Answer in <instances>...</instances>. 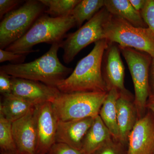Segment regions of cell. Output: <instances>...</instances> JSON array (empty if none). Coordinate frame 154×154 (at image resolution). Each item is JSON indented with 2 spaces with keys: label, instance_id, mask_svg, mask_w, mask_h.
<instances>
[{
  "label": "cell",
  "instance_id": "6da1fadb",
  "mask_svg": "<svg viewBox=\"0 0 154 154\" xmlns=\"http://www.w3.org/2000/svg\"><path fill=\"white\" fill-rule=\"evenodd\" d=\"M109 43L105 39L95 42L90 53L77 64L75 69L57 88L63 93L108 92L102 72V62Z\"/></svg>",
  "mask_w": 154,
  "mask_h": 154
},
{
  "label": "cell",
  "instance_id": "7a4b0ae2",
  "mask_svg": "<svg viewBox=\"0 0 154 154\" xmlns=\"http://www.w3.org/2000/svg\"><path fill=\"white\" fill-rule=\"evenodd\" d=\"M60 43L51 45L47 52L33 61L5 65L1 66L0 70L12 77L40 82L57 88L72 72V69L63 65L58 57Z\"/></svg>",
  "mask_w": 154,
  "mask_h": 154
},
{
  "label": "cell",
  "instance_id": "3957f363",
  "mask_svg": "<svg viewBox=\"0 0 154 154\" xmlns=\"http://www.w3.org/2000/svg\"><path fill=\"white\" fill-rule=\"evenodd\" d=\"M75 26V21L71 15L54 18L48 14H42L24 36L5 50L15 53L28 54L36 51L33 50L36 45L61 42L65 38L67 32Z\"/></svg>",
  "mask_w": 154,
  "mask_h": 154
},
{
  "label": "cell",
  "instance_id": "277c9868",
  "mask_svg": "<svg viewBox=\"0 0 154 154\" xmlns=\"http://www.w3.org/2000/svg\"><path fill=\"white\" fill-rule=\"evenodd\" d=\"M107 94L99 92H60L51 103L59 121L95 118L99 115Z\"/></svg>",
  "mask_w": 154,
  "mask_h": 154
},
{
  "label": "cell",
  "instance_id": "5b68a950",
  "mask_svg": "<svg viewBox=\"0 0 154 154\" xmlns=\"http://www.w3.org/2000/svg\"><path fill=\"white\" fill-rule=\"evenodd\" d=\"M104 38L109 44L134 48L154 57V36L151 30L135 27L121 17L110 14L104 28Z\"/></svg>",
  "mask_w": 154,
  "mask_h": 154
},
{
  "label": "cell",
  "instance_id": "8992f818",
  "mask_svg": "<svg viewBox=\"0 0 154 154\" xmlns=\"http://www.w3.org/2000/svg\"><path fill=\"white\" fill-rule=\"evenodd\" d=\"M45 9L40 1L29 0L3 17L0 23V49L24 36Z\"/></svg>",
  "mask_w": 154,
  "mask_h": 154
},
{
  "label": "cell",
  "instance_id": "52a82bcc",
  "mask_svg": "<svg viewBox=\"0 0 154 154\" xmlns=\"http://www.w3.org/2000/svg\"><path fill=\"white\" fill-rule=\"evenodd\" d=\"M119 48L132 78L134 104L139 119L145 115L147 101L150 95L149 74L152 57L148 54L134 48Z\"/></svg>",
  "mask_w": 154,
  "mask_h": 154
},
{
  "label": "cell",
  "instance_id": "ba28073f",
  "mask_svg": "<svg viewBox=\"0 0 154 154\" xmlns=\"http://www.w3.org/2000/svg\"><path fill=\"white\" fill-rule=\"evenodd\" d=\"M110 15L104 7L78 30L66 35L65 39L60 43L64 63H69L83 48L104 39V28Z\"/></svg>",
  "mask_w": 154,
  "mask_h": 154
},
{
  "label": "cell",
  "instance_id": "9c48e42d",
  "mask_svg": "<svg viewBox=\"0 0 154 154\" xmlns=\"http://www.w3.org/2000/svg\"><path fill=\"white\" fill-rule=\"evenodd\" d=\"M34 116L37 134L36 154H47L56 143L58 121L52 103L47 102L35 106Z\"/></svg>",
  "mask_w": 154,
  "mask_h": 154
},
{
  "label": "cell",
  "instance_id": "30bf717a",
  "mask_svg": "<svg viewBox=\"0 0 154 154\" xmlns=\"http://www.w3.org/2000/svg\"><path fill=\"white\" fill-rule=\"evenodd\" d=\"M12 94L34 106L52 103L60 93L55 87L40 82L12 77Z\"/></svg>",
  "mask_w": 154,
  "mask_h": 154
},
{
  "label": "cell",
  "instance_id": "8fae6325",
  "mask_svg": "<svg viewBox=\"0 0 154 154\" xmlns=\"http://www.w3.org/2000/svg\"><path fill=\"white\" fill-rule=\"evenodd\" d=\"M128 145L127 154H154V118L151 112L138 119Z\"/></svg>",
  "mask_w": 154,
  "mask_h": 154
},
{
  "label": "cell",
  "instance_id": "7c38bea8",
  "mask_svg": "<svg viewBox=\"0 0 154 154\" xmlns=\"http://www.w3.org/2000/svg\"><path fill=\"white\" fill-rule=\"evenodd\" d=\"M120 53L118 45L110 43L103 55L102 72L108 92L112 88H116L119 93L129 91L124 86L125 67Z\"/></svg>",
  "mask_w": 154,
  "mask_h": 154
},
{
  "label": "cell",
  "instance_id": "4fadbf2b",
  "mask_svg": "<svg viewBox=\"0 0 154 154\" xmlns=\"http://www.w3.org/2000/svg\"><path fill=\"white\" fill-rule=\"evenodd\" d=\"M34 108L25 116L12 122L14 142L20 154H36L37 134Z\"/></svg>",
  "mask_w": 154,
  "mask_h": 154
},
{
  "label": "cell",
  "instance_id": "5bb4252c",
  "mask_svg": "<svg viewBox=\"0 0 154 154\" xmlns=\"http://www.w3.org/2000/svg\"><path fill=\"white\" fill-rule=\"evenodd\" d=\"M94 118L89 117L68 121H58L56 143L66 144L81 150L83 139L93 124Z\"/></svg>",
  "mask_w": 154,
  "mask_h": 154
},
{
  "label": "cell",
  "instance_id": "9a60e30c",
  "mask_svg": "<svg viewBox=\"0 0 154 154\" xmlns=\"http://www.w3.org/2000/svg\"><path fill=\"white\" fill-rule=\"evenodd\" d=\"M134 100L128 91L127 93H119L116 100L119 142L125 146L128 144L130 134L138 119Z\"/></svg>",
  "mask_w": 154,
  "mask_h": 154
},
{
  "label": "cell",
  "instance_id": "2e32d148",
  "mask_svg": "<svg viewBox=\"0 0 154 154\" xmlns=\"http://www.w3.org/2000/svg\"><path fill=\"white\" fill-rule=\"evenodd\" d=\"M112 138L109 130L99 115L97 116L83 139L81 151L84 154H94L102 145Z\"/></svg>",
  "mask_w": 154,
  "mask_h": 154
},
{
  "label": "cell",
  "instance_id": "e0dca14e",
  "mask_svg": "<svg viewBox=\"0 0 154 154\" xmlns=\"http://www.w3.org/2000/svg\"><path fill=\"white\" fill-rule=\"evenodd\" d=\"M104 7L111 15L121 17L135 27L147 28L140 12L133 8L129 0H105Z\"/></svg>",
  "mask_w": 154,
  "mask_h": 154
},
{
  "label": "cell",
  "instance_id": "ac0fdd59",
  "mask_svg": "<svg viewBox=\"0 0 154 154\" xmlns=\"http://www.w3.org/2000/svg\"><path fill=\"white\" fill-rule=\"evenodd\" d=\"M119 91L112 88L107 92V96L100 109L99 115L115 140L119 141V133L117 119L116 102Z\"/></svg>",
  "mask_w": 154,
  "mask_h": 154
},
{
  "label": "cell",
  "instance_id": "d6986e66",
  "mask_svg": "<svg viewBox=\"0 0 154 154\" xmlns=\"http://www.w3.org/2000/svg\"><path fill=\"white\" fill-rule=\"evenodd\" d=\"M0 105V113L11 122L25 116L35 107L34 105L13 94L3 95Z\"/></svg>",
  "mask_w": 154,
  "mask_h": 154
},
{
  "label": "cell",
  "instance_id": "ffe728a7",
  "mask_svg": "<svg viewBox=\"0 0 154 154\" xmlns=\"http://www.w3.org/2000/svg\"><path fill=\"white\" fill-rule=\"evenodd\" d=\"M105 7V0H80L71 15L74 18L76 26L79 28L85 21H89Z\"/></svg>",
  "mask_w": 154,
  "mask_h": 154
},
{
  "label": "cell",
  "instance_id": "44dd1931",
  "mask_svg": "<svg viewBox=\"0 0 154 154\" xmlns=\"http://www.w3.org/2000/svg\"><path fill=\"white\" fill-rule=\"evenodd\" d=\"M46 8L45 13L57 18L69 16L80 0H39Z\"/></svg>",
  "mask_w": 154,
  "mask_h": 154
},
{
  "label": "cell",
  "instance_id": "7402d4cb",
  "mask_svg": "<svg viewBox=\"0 0 154 154\" xmlns=\"http://www.w3.org/2000/svg\"><path fill=\"white\" fill-rule=\"evenodd\" d=\"M12 122L0 113V147L2 152L17 150L13 137Z\"/></svg>",
  "mask_w": 154,
  "mask_h": 154
},
{
  "label": "cell",
  "instance_id": "603a6c76",
  "mask_svg": "<svg viewBox=\"0 0 154 154\" xmlns=\"http://www.w3.org/2000/svg\"><path fill=\"white\" fill-rule=\"evenodd\" d=\"M125 146L113 138L102 145L94 154H127Z\"/></svg>",
  "mask_w": 154,
  "mask_h": 154
},
{
  "label": "cell",
  "instance_id": "cb8c5ba5",
  "mask_svg": "<svg viewBox=\"0 0 154 154\" xmlns=\"http://www.w3.org/2000/svg\"><path fill=\"white\" fill-rule=\"evenodd\" d=\"M140 13L147 27L154 36V0H146Z\"/></svg>",
  "mask_w": 154,
  "mask_h": 154
},
{
  "label": "cell",
  "instance_id": "d4e9b609",
  "mask_svg": "<svg viewBox=\"0 0 154 154\" xmlns=\"http://www.w3.org/2000/svg\"><path fill=\"white\" fill-rule=\"evenodd\" d=\"M47 154H84L81 150L74 148L66 144L55 143Z\"/></svg>",
  "mask_w": 154,
  "mask_h": 154
},
{
  "label": "cell",
  "instance_id": "484cf974",
  "mask_svg": "<svg viewBox=\"0 0 154 154\" xmlns=\"http://www.w3.org/2000/svg\"><path fill=\"white\" fill-rule=\"evenodd\" d=\"M27 54H20L15 53L0 49V62L3 63L10 61L12 64L23 63Z\"/></svg>",
  "mask_w": 154,
  "mask_h": 154
},
{
  "label": "cell",
  "instance_id": "4316f807",
  "mask_svg": "<svg viewBox=\"0 0 154 154\" xmlns=\"http://www.w3.org/2000/svg\"><path fill=\"white\" fill-rule=\"evenodd\" d=\"M12 77L0 70V93L2 95L12 94Z\"/></svg>",
  "mask_w": 154,
  "mask_h": 154
},
{
  "label": "cell",
  "instance_id": "83f0119b",
  "mask_svg": "<svg viewBox=\"0 0 154 154\" xmlns=\"http://www.w3.org/2000/svg\"><path fill=\"white\" fill-rule=\"evenodd\" d=\"M22 2L19 0H0V19H2L7 14L14 11Z\"/></svg>",
  "mask_w": 154,
  "mask_h": 154
},
{
  "label": "cell",
  "instance_id": "f1b7e54d",
  "mask_svg": "<svg viewBox=\"0 0 154 154\" xmlns=\"http://www.w3.org/2000/svg\"><path fill=\"white\" fill-rule=\"evenodd\" d=\"M149 89H151L154 94V57L152 58L151 63L149 69Z\"/></svg>",
  "mask_w": 154,
  "mask_h": 154
},
{
  "label": "cell",
  "instance_id": "f546056e",
  "mask_svg": "<svg viewBox=\"0 0 154 154\" xmlns=\"http://www.w3.org/2000/svg\"><path fill=\"white\" fill-rule=\"evenodd\" d=\"M129 1L134 9L140 12L145 5L146 0H129Z\"/></svg>",
  "mask_w": 154,
  "mask_h": 154
},
{
  "label": "cell",
  "instance_id": "4dcf8cb0",
  "mask_svg": "<svg viewBox=\"0 0 154 154\" xmlns=\"http://www.w3.org/2000/svg\"><path fill=\"white\" fill-rule=\"evenodd\" d=\"M146 107L154 114V94H150L147 101Z\"/></svg>",
  "mask_w": 154,
  "mask_h": 154
},
{
  "label": "cell",
  "instance_id": "1f68e13d",
  "mask_svg": "<svg viewBox=\"0 0 154 154\" xmlns=\"http://www.w3.org/2000/svg\"><path fill=\"white\" fill-rule=\"evenodd\" d=\"M1 154H20L17 150L14 151L2 152Z\"/></svg>",
  "mask_w": 154,
  "mask_h": 154
}]
</instances>
